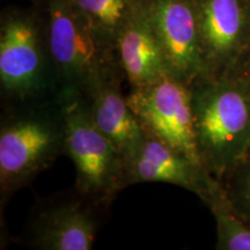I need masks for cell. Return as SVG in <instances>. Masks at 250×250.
<instances>
[{
	"label": "cell",
	"mask_w": 250,
	"mask_h": 250,
	"mask_svg": "<svg viewBox=\"0 0 250 250\" xmlns=\"http://www.w3.org/2000/svg\"><path fill=\"white\" fill-rule=\"evenodd\" d=\"M66 117L61 96L2 104L0 117V202L33 182L65 154Z\"/></svg>",
	"instance_id": "1"
},
{
	"label": "cell",
	"mask_w": 250,
	"mask_h": 250,
	"mask_svg": "<svg viewBox=\"0 0 250 250\" xmlns=\"http://www.w3.org/2000/svg\"><path fill=\"white\" fill-rule=\"evenodd\" d=\"M190 92L199 160L221 181L249 154L250 81L234 72L204 76Z\"/></svg>",
	"instance_id": "2"
},
{
	"label": "cell",
	"mask_w": 250,
	"mask_h": 250,
	"mask_svg": "<svg viewBox=\"0 0 250 250\" xmlns=\"http://www.w3.org/2000/svg\"><path fill=\"white\" fill-rule=\"evenodd\" d=\"M34 5L44 17L61 98L86 96L103 78L122 72L116 49L102 39L73 0H40Z\"/></svg>",
	"instance_id": "3"
},
{
	"label": "cell",
	"mask_w": 250,
	"mask_h": 250,
	"mask_svg": "<svg viewBox=\"0 0 250 250\" xmlns=\"http://www.w3.org/2000/svg\"><path fill=\"white\" fill-rule=\"evenodd\" d=\"M0 94L2 104L59 96L45 20L39 6H11L1 12Z\"/></svg>",
	"instance_id": "4"
},
{
	"label": "cell",
	"mask_w": 250,
	"mask_h": 250,
	"mask_svg": "<svg viewBox=\"0 0 250 250\" xmlns=\"http://www.w3.org/2000/svg\"><path fill=\"white\" fill-rule=\"evenodd\" d=\"M66 117L65 154L76 168L78 191L107 208L125 188L124 162L116 146L94 123L86 96H62Z\"/></svg>",
	"instance_id": "5"
},
{
	"label": "cell",
	"mask_w": 250,
	"mask_h": 250,
	"mask_svg": "<svg viewBox=\"0 0 250 250\" xmlns=\"http://www.w3.org/2000/svg\"><path fill=\"white\" fill-rule=\"evenodd\" d=\"M126 100L146 136L201 162L196 148L189 85L167 76L151 85L131 88Z\"/></svg>",
	"instance_id": "6"
},
{
	"label": "cell",
	"mask_w": 250,
	"mask_h": 250,
	"mask_svg": "<svg viewBox=\"0 0 250 250\" xmlns=\"http://www.w3.org/2000/svg\"><path fill=\"white\" fill-rule=\"evenodd\" d=\"M101 211L105 210L76 188L40 199L24 234L26 243L39 250H90Z\"/></svg>",
	"instance_id": "7"
},
{
	"label": "cell",
	"mask_w": 250,
	"mask_h": 250,
	"mask_svg": "<svg viewBox=\"0 0 250 250\" xmlns=\"http://www.w3.org/2000/svg\"><path fill=\"white\" fill-rule=\"evenodd\" d=\"M205 76L232 73L250 48V0H195Z\"/></svg>",
	"instance_id": "8"
},
{
	"label": "cell",
	"mask_w": 250,
	"mask_h": 250,
	"mask_svg": "<svg viewBox=\"0 0 250 250\" xmlns=\"http://www.w3.org/2000/svg\"><path fill=\"white\" fill-rule=\"evenodd\" d=\"M146 13L170 77L191 85L205 76L195 0H146Z\"/></svg>",
	"instance_id": "9"
},
{
	"label": "cell",
	"mask_w": 250,
	"mask_h": 250,
	"mask_svg": "<svg viewBox=\"0 0 250 250\" xmlns=\"http://www.w3.org/2000/svg\"><path fill=\"white\" fill-rule=\"evenodd\" d=\"M217 181L201 162L146 134L139 147L124 161L125 188L137 183H169L202 199Z\"/></svg>",
	"instance_id": "10"
},
{
	"label": "cell",
	"mask_w": 250,
	"mask_h": 250,
	"mask_svg": "<svg viewBox=\"0 0 250 250\" xmlns=\"http://www.w3.org/2000/svg\"><path fill=\"white\" fill-rule=\"evenodd\" d=\"M124 80L122 72L109 74L96 83L86 95L94 123L116 146L123 162L139 147L145 137L122 90Z\"/></svg>",
	"instance_id": "11"
},
{
	"label": "cell",
	"mask_w": 250,
	"mask_h": 250,
	"mask_svg": "<svg viewBox=\"0 0 250 250\" xmlns=\"http://www.w3.org/2000/svg\"><path fill=\"white\" fill-rule=\"evenodd\" d=\"M118 65L131 88L170 76L161 45L145 9L125 28L116 43Z\"/></svg>",
	"instance_id": "12"
},
{
	"label": "cell",
	"mask_w": 250,
	"mask_h": 250,
	"mask_svg": "<svg viewBox=\"0 0 250 250\" xmlns=\"http://www.w3.org/2000/svg\"><path fill=\"white\" fill-rule=\"evenodd\" d=\"M215 221L218 250H250V225L235 211L220 181L202 198Z\"/></svg>",
	"instance_id": "13"
},
{
	"label": "cell",
	"mask_w": 250,
	"mask_h": 250,
	"mask_svg": "<svg viewBox=\"0 0 250 250\" xmlns=\"http://www.w3.org/2000/svg\"><path fill=\"white\" fill-rule=\"evenodd\" d=\"M102 39L116 49L118 37L145 9L146 0H73Z\"/></svg>",
	"instance_id": "14"
},
{
	"label": "cell",
	"mask_w": 250,
	"mask_h": 250,
	"mask_svg": "<svg viewBox=\"0 0 250 250\" xmlns=\"http://www.w3.org/2000/svg\"><path fill=\"white\" fill-rule=\"evenodd\" d=\"M230 204L250 225V155L220 181Z\"/></svg>",
	"instance_id": "15"
},
{
	"label": "cell",
	"mask_w": 250,
	"mask_h": 250,
	"mask_svg": "<svg viewBox=\"0 0 250 250\" xmlns=\"http://www.w3.org/2000/svg\"><path fill=\"white\" fill-rule=\"evenodd\" d=\"M234 73L240 74L243 78H246L247 80L250 81V48L247 51L245 57L242 58V61L240 62L239 66L236 67V70L234 71Z\"/></svg>",
	"instance_id": "16"
},
{
	"label": "cell",
	"mask_w": 250,
	"mask_h": 250,
	"mask_svg": "<svg viewBox=\"0 0 250 250\" xmlns=\"http://www.w3.org/2000/svg\"><path fill=\"white\" fill-rule=\"evenodd\" d=\"M40 0H33V4H36V2H39Z\"/></svg>",
	"instance_id": "17"
},
{
	"label": "cell",
	"mask_w": 250,
	"mask_h": 250,
	"mask_svg": "<svg viewBox=\"0 0 250 250\" xmlns=\"http://www.w3.org/2000/svg\"><path fill=\"white\" fill-rule=\"evenodd\" d=\"M248 155H250V151H249V154Z\"/></svg>",
	"instance_id": "18"
}]
</instances>
